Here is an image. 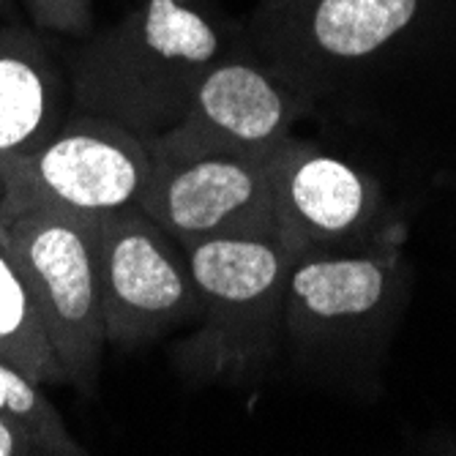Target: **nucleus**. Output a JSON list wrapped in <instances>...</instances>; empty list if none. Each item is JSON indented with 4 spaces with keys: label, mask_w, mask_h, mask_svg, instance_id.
<instances>
[{
    "label": "nucleus",
    "mask_w": 456,
    "mask_h": 456,
    "mask_svg": "<svg viewBox=\"0 0 456 456\" xmlns=\"http://www.w3.org/2000/svg\"><path fill=\"white\" fill-rule=\"evenodd\" d=\"M28 25L38 33L86 38L94 33V0H20Z\"/></svg>",
    "instance_id": "ddd939ff"
},
{
    "label": "nucleus",
    "mask_w": 456,
    "mask_h": 456,
    "mask_svg": "<svg viewBox=\"0 0 456 456\" xmlns=\"http://www.w3.org/2000/svg\"><path fill=\"white\" fill-rule=\"evenodd\" d=\"M0 416L25 429L41 456H82L86 445L77 443L55 404L45 396V386L28 378L20 366L0 358Z\"/></svg>",
    "instance_id": "f8f14e48"
},
{
    "label": "nucleus",
    "mask_w": 456,
    "mask_h": 456,
    "mask_svg": "<svg viewBox=\"0 0 456 456\" xmlns=\"http://www.w3.org/2000/svg\"><path fill=\"white\" fill-rule=\"evenodd\" d=\"M306 110V99L240 36L238 45L202 77L183 118L148 142V153L151 161L265 156L289 137L293 123Z\"/></svg>",
    "instance_id": "39448f33"
},
{
    "label": "nucleus",
    "mask_w": 456,
    "mask_h": 456,
    "mask_svg": "<svg viewBox=\"0 0 456 456\" xmlns=\"http://www.w3.org/2000/svg\"><path fill=\"white\" fill-rule=\"evenodd\" d=\"M148 145L120 123L69 112L55 137L9 170L0 191L14 186L86 214L137 205L151 178Z\"/></svg>",
    "instance_id": "6e6552de"
},
{
    "label": "nucleus",
    "mask_w": 456,
    "mask_h": 456,
    "mask_svg": "<svg viewBox=\"0 0 456 456\" xmlns=\"http://www.w3.org/2000/svg\"><path fill=\"white\" fill-rule=\"evenodd\" d=\"M183 252L202 312L170 353L175 371L191 386L260 380L284 342V287L293 260L281 238H216Z\"/></svg>",
    "instance_id": "f03ea898"
},
{
    "label": "nucleus",
    "mask_w": 456,
    "mask_h": 456,
    "mask_svg": "<svg viewBox=\"0 0 456 456\" xmlns=\"http://www.w3.org/2000/svg\"><path fill=\"white\" fill-rule=\"evenodd\" d=\"M399 279L394 248L296 257L284 287V342L298 363L375 339L394 314Z\"/></svg>",
    "instance_id": "423d86ee"
},
{
    "label": "nucleus",
    "mask_w": 456,
    "mask_h": 456,
    "mask_svg": "<svg viewBox=\"0 0 456 456\" xmlns=\"http://www.w3.org/2000/svg\"><path fill=\"white\" fill-rule=\"evenodd\" d=\"M0 240L30 289L66 383L94 394L107 347L96 214L9 186L0 191Z\"/></svg>",
    "instance_id": "7ed1b4c3"
},
{
    "label": "nucleus",
    "mask_w": 456,
    "mask_h": 456,
    "mask_svg": "<svg viewBox=\"0 0 456 456\" xmlns=\"http://www.w3.org/2000/svg\"><path fill=\"white\" fill-rule=\"evenodd\" d=\"M0 358L20 366L41 386L66 383L55 350L38 320L30 289L0 240Z\"/></svg>",
    "instance_id": "9b49d317"
},
{
    "label": "nucleus",
    "mask_w": 456,
    "mask_h": 456,
    "mask_svg": "<svg viewBox=\"0 0 456 456\" xmlns=\"http://www.w3.org/2000/svg\"><path fill=\"white\" fill-rule=\"evenodd\" d=\"M0 22H9V25H20L22 22L20 0H0Z\"/></svg>",
    "instance_id": "2eb2a0df"
},
{
    "label": "nucleus",
    "mask_w": 456,
    "mask_h": 456,
    "mask_svg": "<svg viewBox=\"0 0 456 456\" xmlns=\"http://www.w3.org/2000/svg\"><path fill=\"white\" fill-rule=\"evenodd\" d=\"M69 112V74L45 33L0 22V186L14 164L55 137Z\"/></svg>",
    "instance_id": "9d476101"
},
{
    "label": "nucleus",
    "mask_w": 456,
    "mask_h": 456,
    "mask_svg": "<svg viewBox=\"0 0 456 456\" xmlns=\"http://www.w3.org/2000/svg\"><path fill=\"white\" fill-rule=\"evenodd\" d=\"M271 153L151 161L137 205L183 248L216 238L279 235Z\"/></svg>",
    "instance_id": "0eeeda50"
},
{
    "label": "nucleus",
    "mask_w": 456,
    "mask_h": 456,
    "mask_svg": "<svg viewBox=\"0 0 456 456\" xmlns=\"http://www.w3.org/2000/svg\"><path fill=\"white\" fill-rule=\"evenodd\" d=\"M96 263L107 345L137 350L200 320L189 255L140 205L96 214Z\"/></svg>",
    "instance_id": "20e7f679"
},
{
    "label": "nucleus",
    "mask_w": 456,
    "mask_h": 456,
    "mask_svg": "<svg viewBox=\"0 0 456 456\" xmlns=\"http://www.w3.org/2000/svg\"><path fill=\"white\" fill-rule=\"evenodd\" d=\"M0 456H41V451L25 429L0 416Z\"/></svg>",
    "instance_id": "4468645a"
},
{
    "label": "nucleus",
    "mask_w": 456,
    "mask_h": 456,
    "mask_svg": "<svg viewBox=\"0 0 456 456\" xmlns=\"http://www.w3.org/2000/svg\"><path fill=\"white\" fill-rule=\"evenodd\" d=\"M240 36L216 0H132L115 25L69 53L71 112L110 118L148 145L183 118Z\"/></svg>",
    "instance_id": "f257e3e1"
},
{
    "label": "nucleus",
    "mask_w": 456,
    "mask_h": 456,
    "mask_svg": "<svg viewBox=\"0 0 456 456\" xmlns=\"http://www.w3.org/2000/svg\"><path fill=\"white\" fill-rule=\"evenodd\" d=\"M279 238L289 260L361 243L380 216V189L350 161L287 137L271 153Z\"/></svg>",
    "instance_id": "1a4fd4ad"
}]
</instances>
